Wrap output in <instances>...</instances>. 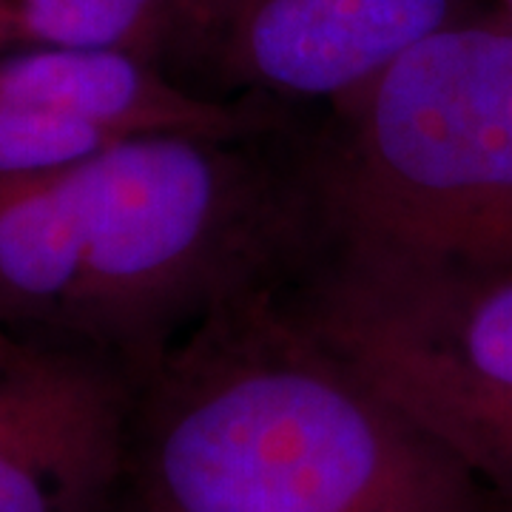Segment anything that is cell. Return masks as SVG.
Wrapping results in <instances>:
<instances>
[{"label":"cell","mask_w":512,"mask_h":512,"mask_svg":"<svg viewBox=\"0 0 512 512\" xmlns=\"http://www.w3.org/2000/svg\"><path fill=\"white\" fill-rule=\"evenodd\" d=\"M501 12H504V23L512 26V0H501Z\"/></svg>","instance_id":"obj_10"},{"label":"cell","mask_w":512,"mask_h":512,"mask_svg":"<svg viewBox=\"0 0 512 512\" xmlns=\"http://www.w3.org/2000/svg\"><path fill=\"white\" fill-rule=\"evenodd\" d=\"M279 305L512 510V259L322 225Z\"/></svg>","instance_id":"obj_3"},{"label":"cell","mask_w":512,"mask_h":512,"mask_svg":"<svg viewBox=\"0 0 512 512\" xmlns=\"http://www.w3.org/2000/svg\"><path fill=\"white\" fill-rule=\"evenodd\" d=\"M123 512H493L453 453L316 342L274 288L134 376Z\"/></svg>","instance_id":"obj_2"},{"label":"cell","mask_w":512,"mask_h":512,"mask_svg":"<svg viewBox=\"0 0 512 512\" xmlns=\"http://www.w3.org/2000/svg\"><path fill=\"white\" fill-rule=\"evenodd\" d=\"M197 0H0V52L114 49L154 60Z\"/></svg>","instance_id":"obj_8"},{"label":"cell","mask_w":512,"mask_h":512,"mask_svg":"<svg viewBox=\"0 0 512 512\" xmlns=\"http://www.w3.org/2000/svg\"><path fill=\"white\" fill-rule=\"evenodd\" d=\"M0 109L55 114L117 137L254 140L274 131L268 117L188 92L154 60L114 49L0 52Z\"/></svg>","instance_id":"obj_7"},{"label":"cell","mask_w":512,"mask_h":512,"mask_svg":"<svg viewBox=\"0 0 512 512\" xmlns=\"http://www.w3.org/2000/svg\"><path fill=\"white\" fill-rule=\"evenodd\" d=\"M467 0H197L188 29L239 83L285 97L362 89L421 40L464 23Z\"/></svg>","instance_id":"obj_6"},{"label":"cell","mask_w":512,"mask_h":512,"mask_svg":"<svg viewBox=\"0 0 512 512\" xmlns=\"http://www.w3.org/2000/svg\"><path fill=\"white\" fill-rule=\"evenodd\" d=\"M134 376L86 348L29 345L0 365V512H111Z\"/></svg>","instance_id":"obj_5"},{"label":"cell","mask_w":512,"mask_h":512,"mask_svg":"<svg viewBox=\"0 0 512 512\" xmlns=\"http://www.w3.org/2000/svg\"><path fill=\"white\" fill-rule=\"evenodd\" d=\"M316 228L308 157L271 163L254 140L126 137L20 185L0 328L52 333L140 376L217 308L285 282Z\"/></svg>","instance_id":"obj_1"},{"label":"cell","mask_w":512,"mask_h":512,"mask_svg":"<svg viewBox=\"0 0 512 512\" xmlns=\"http://www.w3.org/2000/svg\"><path fill=\"white\" fill-rule=\"evenodd\" d=\"M336 114L305 151L322 225L512 259V26L427 37Z\"/></svg>","instance_id":"obj_4"},{"label":"cell","mask_w":512,"mask_h":512,"mask_svg":"<svg viewBox=\"0 0 512 512\" xmlns=\"http://www.w3.org/2000/svg\"><path fill=\"white\" fill-rule=\"evenodd\" d=\"M32 342H23V339H18L15 333H9V330L0 328V365L3 362H9V359H15V356H20L23 350L29 348Z\"/></svg>","instance_id":"obj_9"}]
</instances>
